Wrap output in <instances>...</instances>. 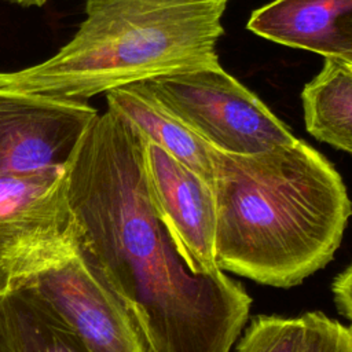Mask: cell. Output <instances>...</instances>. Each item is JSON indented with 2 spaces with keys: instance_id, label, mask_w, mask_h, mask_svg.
<instances>
[{
  "instance_id": "obj_6",
  "label": "cell",
  "mask_w": 352,
  "mask_h": 352,
  "mask_svg": "<svg viewBox=\"0 0 352 352\" xmlns=\"http://www.w3.org/2000/svg\"><path fill=\"white\" fill-rule=\"evenodd\" d=\"M22 290L62 323L87 352H153L138 318L81 250L26 278Z\"/></svg>"
},
{
  "instance_id": "obj_10",
  "label": "cell",
  "mask_w": 352,
  "mask_h": 352,
  "mask_svg": "<svg viewBox=\"0 0 352 352\" xmlns=\"http://www.w3.org/2000/svg\"><path fill=\"white\" fill-rule=\"evenodd\" d=\"M106 99L107 107L126 117L147 140L212 183L213 147L139 85L129 84L111 89L106 92Z\"/></svg>"
},
{
  "instance_id": "obj_3",
  "label": "cell",
  "mask_w": 352,
  "mask_h": 352,
  "mask_svg": "<svg viewBox=\"0 0 352 352\" xmlns=\"http://www.w3.org/2000/svg\"><path fill=\"white\" fill-rule=\"evenodd\" d=\"M230 0H84L73 37L48 59L0 72V89L89 99L157 76L219 65Z\"/></svg>"
},
{
  "instance_id": "obj_15",
  "label": "cell",
  "mask_w": 352,
  "mask_h": 352,
  "mask_svg": "<svg viewBox=\"0 0 352 352\" xmlns=\"http://www.w3.org/2000/svg\"><path fill=\"white\" fill-rule=\"evenodd\" d=\"M331 292L337 309L349 320L352 329V264L334 278Z\"/></svg>"
},
{
  "instance_id": "obj_8",
  "label": "cell",
  "mask_w": 352,
  "mask_h": 352,
  "mask_svg": "<svg viewBox=\"0 0 352 352\" xmlns=\"http://www.w3.org/2000/svg\"><path fill=\"white\" fill-rule=\"evenodd\" d=\"M144 164L153 202L187 267L198 275L221 272L212 183L147 139Z\"/></svg>"
},
{
  "instance_id": "obj_2",
  "label": "cell",
  "mask_w": 352,
  "mask_h": 352,
  "mask_svg": "<svg viewBox=\"0 0 352 352\" xmlns=\"http://www.w3.org/2000/svg\"><path fill=\"white\" fill-rule=\"evenodd\" d=\"M212 166L220 270L287 289L333 260L352 202L319 151L297 138L252 154L213 147Z\"/></svg>"
},
{
  "instance_id": "obj_16",
  "label": "cell",
  "mask_w": 352,
  "mask_h": 352,
  "mask_svg": "<svg viewBox=\"0 0 352 352\" xmlns=\"http://www.w3.org/2000/svg\"><path fill=\"white\" fill-rule=\"evenodd\" d=\"M6 1L16 4V6H21V7H41L48 0H6Z\"/></svg>"
},
{
  "instance_id": "obj_12",
  "label": "cell",
  "mask_w": 352,
  "mask_h": 352,
  "mask_svg": "<svg viewBox=\"0 0 352 352\" xmlns=\"http://www.w3.org/2000/svg\"><path fill=\"white\" fill-rule=\"evenodd\" d=\"M0 352H87L73 331L22 290L0 296Z\"/></svg>"
},
{
  "instance_id": "obj_11",
  "label": "cell",
  "mask_w": 352,
  "mask_h": 352,
  "mask_svg": "<svg viewBox=\"0 0 352 352\" xmlns=\"http://www.w3.org/2000/svg\"><path fill=\"white\" fill-rule=\"evenodd\" d=\"M301 99L307 131L352 154V66L342 58H324L322 70L305 84Z\"/></svg>"
},
{
  "instance_id": "obj_9",
  "label": "cell",
  "mask_w": 352,
  "mask_h": 352,
  "mask_svg": "<svg viewBox=\"0 0 352 352\" xmlns=\"http://www.w3.org/2000/svg\"><path fill=\"white\" fill-rule=\"evenodd\" d=\"M248 29L286 47L342 58L352 52V0H274L252 14Z\"/></svg>"
},
{
  "instance_id": "obj_1",
  "label": "cell",
  "mask_w": 352,
  "mask_h": 352,
  "mask_svg": "<svg viewBox=\"0 0 352 352\" xmlns=\"http://www.w3.org/2000/svg\"><path fill=\"white\" fill-rule=\"evenodd\" d=\"M146 136L98 114L66 168L81 250L138 318L153 352H230L252 298L223 271L194 274L148 190Z\"/></svg>"
},
{
  "instance_id": "obj_4",
  "label": "cell",
  "mask_w": 352,
  "mask_h": 352,
  "mask_svg": "<svg viewBox=\"0 0 352 352\" xmlns=\"http://www.w3.org/2000/svg\"><path fill=\"white\" fill-rule=\"evenodd\" d=\"M133 84L217 150L252 154L296 139L258 96L220 65Z\"/></svg>"
},
{
  "instance_id": "obj_14",
  "label": "cell",
  "mask_w": 352,
  "mask_h": 352,
  "mask_svg": "<svg viewBox=\"0 0 352 352\" xmlns=\"http://www.w3.org/2000/svg\"><path fill=\"white\" fill-rule=\"evenodd\" d=\"M305 329L297 352H352V329L322 312L302 315Z\"/></svg>"
},
{
  "instance_id": "obj_7",
  "label": "cell",
  "mask_w": 352,
  "mask_h": 352,
  "mask_svg": "<svg viewBox=\"0 0 352 352\" xmlns=\"http://www.w3.org/2000/svg\"><path fill=\"white\" fill-rule=\"evenodd\" d=\"M98 114L84 99L0 89V175L66 168Z\"/></svg>"
},
{
  "instance_id": "obj_5",
  "label": "cell",
  "mask_w": 352,
  "mask_h": 352,
  "mask_svg": "<svg viewBox=\"0 0 352 352\" xmlns=\"http://www.w3.org/2000/svg\"><path fill=\"white\" fill-rule=\"evenodd\" d=\"M66 168L0 175V296L78 250Z\"/></svg>"
},
{
  "instance_id": "obj_17",
  "label": "cell",
  "mask_w": 352,
  "mask_h": 352,
  "mask_svg": "<svg viewBox=\"0 0 352 352\" xmlns=\"http://www.w3.org/2000/svg\"><path fill=\"white\" fill-rule=\"evenodd\" d=\"M342 59H344V60H346V62L352 66V52H351V54H348V55H345V56H342Z\"/></svg>"
},
{
  "instance_id": "obj_13",
  "label": "cell",
  "mask_w": 352,
  "mask_h": 352,
  "mask_svg": "<svg viewBox=\"0 0 352 352\" xmlns=\"http://www.w3.org/2000/svg\"><path fill=\"white\" fill-rule=\"evenodd\" d=\"M304 318H282L276 315L254 316L236 352H297L304 336Z\"/></svg>"
}]
</instances>
